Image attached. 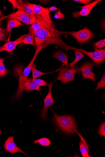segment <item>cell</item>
<instances>
[{
    "label": "cell",
    "instance_id": "f1b7e54d",
    "mask_svg": "<svg viewBox=\"0 0 105 157\" xmlns=\"http://www.w3.org/2000/svg\"><path fill=\"white\" fill-rule=\"evenodd\" d=\"M98 134L104 137H105V123L104 122L100 126Z\"/></svg>",
    "mask_w": 105,
    "mask_h": 157
},
{
    "label": "cell",
    "instance_id": "484cf974",
    "mask_svg": "<svg viewBox=\"0 0 105 157\" xmlns=\"http://www.w3.org/2000/svg\"><path fill=\"white\" fill-rule=\"evenodd\" d=\"M105 47V39L100 40L95 43L94 45V48L95 49H101V48Z\"/></svg>",
    "mask_w": 105,
    "mask_h": 157
},
{
    "label": "cell",
    "instance_id": "7c38bea8",
    "mask_svg": "<svg viewBox=\"0 0 105 157\" xmlns=\"http://www.w3.org/2000/svg\"><path fill=\"white\" fill-rule=\"evenodd\" d=\"M101 0H97L93 3L82 6L81 10L79 12L76 11L73 14V16L75 18H78L80 16H86L89 15L90 12L98 3L102 1Z\"/></svg>",
    "mask_w": 105,
    "mask_h": 157
},
{
    "label": "cell",
    "instance_id": "8992f818",
    "mask_svg": "<svg viewBox=\"0 0 105 157\" xmlns=\"http://www.w3.org/2000/svg\"><path fill=\"white\" fill-rule=\"evenodd\" d=\"M37 16L32 15L24 11L18 10L9 15L8 18L17 19L24 24L32 25L35 22Z\"/></svg>",
    "mask_w": 105,
    "mask_h": 157
},
{
    "label": "cell",
    "instance_id": "1f68e13d",
    "mask_svg": "<svg viewBox=\"0 0 105 157\" xmlns=\"http://www.w3.org/2000/svg\"><path fill=\"white\" fill-rule=\"evenodd\" d=\"M10 2L12 5L14 9H16L17 8V1H8Z\"/></svg>",
    "mask_w": 105,
    "mask_h": 157
},
{
    "label": "cell",
    "instance_id": "4316f807",
    "mask_svg": "<svg viewBox=\"0 0 105 157\" xmlns=\"http://www.w3.org/2000/svg\"><path fill=\"white\" fill-rule=\"evenodd\" d=\"M105 88V74L103 76L100 82L97 83V86L95 91Z\"/></svg>",
    "mask_w": 105,
    "mask_h": 157
},
{
    "label": "cell",
    "instance_id": "6da1fadb",
    "mask_svg": "<svg viewBox=\"0 0 105 157\" xmlns=\"http://www.w3.org/2000/svg\"><path fill=\"white\" fill-rule=\"evenodd\" d=\"M62 34V32L57 30L55 27H47L38 38L34 41L36 49L40 47L44 49L51 44L56 45L63 48L66 44L60 37Z\"/></svg>",
    "mask_w": 105,
    "mask_h": 157
},
{
    "label": "cell",
    "instance_id": "30bf717a",
    "mask_svg": "<svg viewBox=\"0 0 105 157\" xmlns=\"http://www.w3.org/2000/svg\"><path fill=\"white\" fill-rule=\"evenodd\" d=\"M45 26L55 27L54 24L51 20L38 16L35 22L31 25V27L35 34V33L40 28Z\"/></svg>",
    "mask_w": 105,
    "mask_h": 157
},
{
    "label": "cell",
    "instance_id": "5bb4252c",
    "mask_svg": "<svg viewBox=\"0 0 105 157\" xmlns=\"http://www.w3.org/2000/svg\"><path fill=\"white\" fill-rule=\"evenodd\" d=\"M26 34L21 36L15 40L8 42L2 47H0V52L6 51L10 52L15 49L17 46L20 44H22L24 38Z\"/></svg>",
    "mask_w": 105,
    "mask_h": 157
},
{
    "label": "cell",
    "instance_id": "d6a6232c",
    "mask_svg": "<svg viewBox=\"0 0 105 157\" xmlns=\"http://www.w3.org/2000/svg\"><path fill=\"white\" fill-rule=\"evenodd\" d=\"M49 10L50 11H53L58 10V9L55 6H52L50 7Z\"/></svg>",
    "mask_w": 105,
    "mask_h": 157
},
{
    "label": "cell",
    "instance_id": "e0dca14e",
    "mask_svg": "<svg viewBox=\"0 0 105 157\" xmlns=\"http://www.w3.org/2000/svg\"><path fill=\"white\" fill-rule=\"evenodd\" d=\"M28 29L29 32L23 39L22 44L23 45L29 44L34 46L35 44L34 39L35 34L32 31L31 26H29Z\"/></svg>",
    "mask_w": 105,
    "mask_h": 157
},
{
    "label": "cell",
    "instance_id": "277c9868",
    "mask_svg": "<svg viewBox=\"0 0 105 157\" xmlns=\"http://www.w3.org/2000/svg\"><path fill=\"white\" fill-rule=\"evenodd\" d=\"M79 67L77 66L73 67L62 66L59 69V73L56 80H59L64 84L68 82H72L75 78V75L79 72Z\"/></svg>",
    "mask_w": 105,
    "mask_h": 157
},
{
    "label": "cell",
    "instance_id": "2e32d148",
    "mask_svg": "<svg viewBox=\"0 0 105 157\" xmlns=\"http://www.w3.org/2000/svg\"><path fill=\"white\" fill-rule=\"evenodd\" d=\"M53 58L57 59L63 63V66H69L68 59L66 54L62 50H59L55 52L53 55Z\"/></svg>",
    "mask_w": 105,
    "mask_h": 157
},
{
    "label": "cell",
    "instance_id": "f546056e",
    "mask_svg": "<svg viewBox=\"0 0 105 157\" xmlns=\"http://www.w3.org/2000/svg\"><path fill=\"white\" fill-rule=\"evenodd\" d=\"M63 15L62 14L60 10H59L56 12L55 15V18L56 19H61L63 18Z\"/></svg>",
    "mask_w": 105,
    "mask_h": 157
},
{
    "label": "cell",
    "instance_id": "ac0fdd59",
    "mask_svg": "<svg viewBox=\"0 0 105 157\" xmlns=\"http://www.w3.org/2000/svg\"><path fill=\"white\" fill-rule=\"evenodd\" d=\"M17 8L25 11L32 15L37 16L35 15L30 6L28 5L27 1L23 2L22 1H17Z\"/></svg>",
    "mask_w": 105,
    "mask_h": 157
},
{
    "label": "cell",
    "instance_id": "9a60e30c",
    "mask_svg": "<svg viewBox=\"0 0 105 157\" xmlns=\"http://www.w3.org/2000/svg\"><path fill=\"white\" fill-rule=\"evenodd\" d=\"M40 86L32 81V78L28 77L24 83V90L31 92L34 90L40 92Z\"/></svg>",
    "mask_w": 105,
    "mask_h": 157
},
{
    "label": "cell",
    "instance_id": "836d02e7",
    "mask_svg": "<svg viewBox=\"0 0 105 157\" xmlns=\"http://www.w3.org/2000/svg\"><path fill=\"white\" fill-rule=\"evenodd\" d=\"M8 17L9 15L6 16H4V17L2 18H0V22L2 21L3 20H4L5 19L8 18Z\"/></svg>",
    "mask_w": 105,
    "mask_h": 157
},
{
    "label": "cell",
    "instance_id": "83f0119b",
    "mask_svg": "<svg viewBox=\"0 0 105 157\" xmlns=\"http://www.w3.org/2000/svg\"><path fill=\"white\" fill-rule=\"evenodd\" d=\"M32 81L40 87L43 86L47 84L46 82L40 79L32 78Z\"/></svg>",
    "mask_w": 105,
    "mask_h": 157
},
{
    "label": "cell",
    "instance_id": "4dcf8cb0",
    "mask_svg": "<svg viewBox=\"0 0 105 157\" xmlns=\"http://www.w3.org/2000/svg\"><path fill=\"white\" fill-rule=\"evenodd\" d=\"M73 1L79 2L86 5L87 4H89L92 1H91V0H74Z\"/></svg>",
    "mask_w": 105,
    "mask_h": 157
},
{
    "label": "cell",
    "instance_id": "7a4b0ae2",
    "mask_svg": "<svg viewBox=\"0 0 105 157\" xmlns=\"http://www.w3.org/2000/svg\"><path fill=\"white\" fill-rule=\"evenodd\" d=\"M52 108V111L53 114L52 121L60 130L69 134L77 133L82 140H85L79 132L75 120L72 117L69 115H58L55 112L53 107Z\"/></svg>",
    "mask_w": 105,
    "mask_h": 157
},
{
    "label": "cell",
    "instance_id": "3957f363",
    "mask_svg": "<svg viewBox=\"0 0 105 157\" xmlns=\"http://www.w3.org/2000/svg\"><path fill=\"white\" fill-rule=\"evenodd\" d=\"M42 49V47H40L38 48L35 52L33 58L28 65L24 69L22 74L19 78V86L18 90L14 95V98L16 99H19L24 90V83L30 73L34 62L36 57L40 51Z\"/></svg>",
    "mask_w": 105,
    "mask_h": 157
},
{
    "label": "cell",
    "instance_id": "9c48e42d",
    "mask_svg": "<svg viewBox=\"0 0 105 157\" xmlns=\"http://www.w3.org/2000/svg\"><path fill=\"white\" fill-rule=\"evenodd\" d=\"M94 65L92 63L87 62L83 63L79 68L83 75V79H91L93 82L95 81L96 77L92 72Z\"/></svg>",
    "mask_w": 105,
    "mask_h": 157
},
{
    "label": "cell",
    "instance_id": "d6986e66",
    "mask_svg": "<svg viewBox=\"0 0 105 157\" xmlns=\"http://www.w3.org/2000/svg\"><path fill=\"white\" fill-rule=\"evenodd\" d=\"M23 25L24 24L17 19H9L8 21L7 28L6 30L7 32L10 33L14 28Z\"/></svg>",
    "mask_w": 105,
    "mask_h": 157
},
{
    "label": "cell",
    "instance_id": "603a6c76",
    "mask_svg": "<svg viewBox=\"0 0 105 157\" xmlns=\"http://www.w3.org/2000/svg\"><path fill=\"white\" fill-rule=\"evenodd\" d=\"M34 143V144H39L43 147H47L50 144L51 142L48 138H43L35 140Z\"/></svg>",
    "mask_w": 105,
    "mask_h": 157
},
{
    "label": "cell",
    "instance_id": "ffe728a7",
    "mask_svg": "<svg viewBox=\"0 0 105 157\" xmlns=\"http://www.w3.org/2000/svg\"><path fill=\"white\" fill-rule=\"evenodd\" d=\"M79 146L80 150L83 157H91L89 155V148L86 141L81 140Z\"/></svg>",
    "mask_w": 105,
    "mask_h": 157
},
{
    "label": "cell",
    "instance_id": "5b68a950",
    "mask_svg": "<svg viewBox=\"0 0 105 157\" xmlns=\"http://www.w3.org/2000/svg\"><path fill=\"white\" fill-rule=\"evenodd\" d=\"M62 34H66L71 35L74 37L77 41L78 43L82 44L88 41L93 37V33L87 27L77 32H63Z\"/></svg>",
    "mask_w": 105,
    "mask_h": 157
},
{
    "label": "cell",
    "instance_id": "d590c367",
    "mask_svg": "<svg viewBox=\"0 0 105 157\" xmlns=\"http://www.w3.org/2000/svg\"><path fill=\"white\" fill-rule=\"evenodd\" d=\"M2 132H1V130L0 129V135H1V134H2Z\"/></svg>",
    "mask_w": 105,
    "mask_h": 157
},
{
    "label": "cell",
    "instance_id": "7402d4cb",
    "mask_svg": "<svg viewBox=\"0 0 105 157\" xmlns=\"http://www.w3.org/2000/svg\"><path fill=\"white\" fill-rule=\"evenodd\" d=\"M74 54L75 56V58L73 62L69 64V65L71 67H74L75 64L85 57L83 53L79 51H74Z\"/></svg>",
    "mask_w": 105,
    "mask_h": 157
},
{
    "label": "cell",
    "instance_id": "52a82bcc",
    "mask_svg": "<svg viewBox=\"0 0 105 157\" xmlns=\"http://www.w3.org/2000/svg\"><path fill=\"white\" fill-rule=\"evenodd\" d=\"M72 50L80 51L89 56L94 63L98 66L103 63L105 60V49H96L92 52H89L82 49L73 47Z\"/></svg>",
    "mask_w": 105,
    "mask_h": 157
},
{
    "label": "cell",
    "instance_id": "44dd1931",
    "mask_svg": "<svg viewBox=\"0 0 105 157\" xmlns=\"http://www.w3.org/2000/svg\"><path fill=\"white\" fill-rule=\"evenodd\" d=\"M32 75L33 79H36L37 78L40 77L42 75H46L51 73H43L41 72L37 69V66L35 64H34L32 67Z\"/></svg>",
    "mask_w": 105,
    "mask_h": 157
},
{
    "label": "cell",
    "instance_id": "8fae6325",
    "mask_svg": "<svg viewBox=\"0 0 105 157\" xmlns=\"http://www.w3.org/2000/svg\"><path fill=\"white\" fill-rule=\"evenodd\" d=\"M28 5L32 8L36 15L51 20L50 16V11L48 8H45L39 5L29 3L27 2Z\"/></svg>",
    "mask_w": 105,
    "mask_h": 157
},
{
    "label": "cell",
    "instance_id": "4fadbf2b",
    "mask_svg": "<svg viewBox=\"0 0 105 157\" xmlns=\"http://www.w3.org/2000/svg\"><path fill=\"white\" fill-rule=\"evenodd\" d=\"M4 148L7 151L10 152L11 154L17 152H21L28 155L25 152L18 147L15 144L13 136L9 137L5 141Z\"/></svg>",
    "mask_w": 105,
    "mask_h": 157
},
{
    "label": "cell",
    "instance_id": "ba28073f",
    "mask_svg": "<svg viewBox=\"0 0 105 157\" xmlns=\"http://www.w3.org/2000/svg\"><path fill=\"white\" fill-rule=\"evenodd\" d=\"M54 82L49 84L48 86L49 89L48 93L46 98L43 99L44 106L41 113V117L43 120L47 119L48 109L54 104V101L52 95V90Z\"/></svg>",
    "mask_w": 105,
    "mask_h": 157
},
{
    "label": "cell",
    "instance_id": "d4e9b609",
    "mask_svg": "<svg viewBox=\"0 0 105 157\" xmlns=\"http://www.w3.org/2000/svg\"><path fill=\"white\" fill-rule=\"evenodd\" d=\"M4 59L0 57V76L2 77L6 75L7 70L4 63Z\"/></svg>",
    "mask_w": 105,
    "mask_h": 157
},
{
    "label": "cell",
    "instance_id": "e575fe53",
    "mask_svg": "<svg viewBox=\"0 0 105 157\" xmlns=\"http://www.w3.org/2000/svg\"><path fill=\"white\" fill-rule=\"evenodd\" d=\"M4 17V16L3 15V13H2L1 9H0V17H1V18H2Z\"/></svg>",
    "mask_w": 105,
    "mask_h": 157
},
{
    "label": "cell",
    "instance_id": "cb8c5ba5",
    "mask_svg": "<svg viewBox=\"0 0 105 157\" xmlns=\"http://www.w3.org/2000/svg\"><path fill=\"white\" fill-rule=\"evenodd\" d=\"M7 36L6 30L3 28L2 21L0 22V40L5 41L7 39Z\"/></svg>",
    "mask_w": 105,
    "mask_h": 157
}]
</instances>
